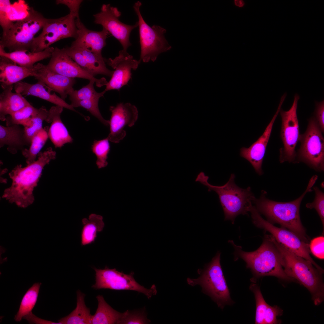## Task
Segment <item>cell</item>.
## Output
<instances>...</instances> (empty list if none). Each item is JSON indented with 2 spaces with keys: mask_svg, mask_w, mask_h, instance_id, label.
Wrapping results in <instances>:
<instances>
[{
  "mask_svg": "<svg viewBox=\"0 0 324 324\" xmlns=\"http://www.w3.org/2000/svg\"><path fill=\"white\" fill-rule=\"evenodd\" d=\"M318 178L317 175L310 179L303 193L295 200L289 202H280L270 200L266 197L267 192L262 190L259 198L255 197L252 201L258 212L264 216L266 220L274 225L278 224L294 232L302 239L309 243L306 229L302 223L300 208L306 194L313 191L312 188Z\"/></svg>",
  "mask_w": 324,
  "mask_h": 324,
  "instance_id": "1",
  "label": "cell"
},
{
  "mask_svg": "<svg viewBox=\"0 0 324 324\" xmlns=\"http://www.w3.org/2000/svg\"><path fill=\"white\" fill-rule=\"evenodd\" d=\"M229 242L234 249V260L242 259L246 263V267L251 271L253 275L250 279L251 282L255 283L260 278L266 276H274L286 281L293 280L284 271L280 253L271 234H265L260 247L252 252L243 250L241 246L236 245L232 240Z\"/></svg>",
  "mask_w": 324,
  "mask_h": 324,
  "instance_id": "3",
  "label": "cell"
},
{
  "mask_svg": "<svg viewBox=\"0 0 324 324\" xmlns=\"http://www.w3.org/2000/svg\"><path fill=\"white\" fill-rule=\"evenodd\" d=\"M121 320L120 324H148L150 320L147 317L146 308L134 310H127Z\"/></svg>",
  "mask_w": 324,
  "mask_h": 324,
  "instance_id": "40",
  "label": "cell"
},
{
  "mask_svg": "<svg viewBox=\"0 0 324 324\" xmlns=\"http://www.w3.org/2000/svg\"><path fill=\"white\" fill-rule=\"evenodd\" d=\"M5 145L8 146V151L13 154L19 150L22 152L26 148V146H29L25 137L24 128L17 124L0 125V148Z\"/></svg>",
  "mask_w": 324,
  "mask_h": 324,
  "instance_id": "26",
  "label": "cell"
},
{
  "mask_svg": "<svg viewBox=\"0 0 324 324\" xmlns=\"http://www.w3.org/2000/svg\"><path fill=\"white\" fill-rule=\"evenodd\" d=\"M48 129V126L43 128L32 138L29 148H26L21 152L26 158L27 164L36 160L37 156L49 138Z\"/></svg>",
  "mask_w": 324,
  "mask_h": 324,
  "instance_id": "33",
  "label": "cell"
},
{
  "mask_svg": "<svg viewBox=\"0 0 324 324\" xmlns=\"http://www.w3.org/2000/svg\"><path fill=\"white\" fill-rule=\"evenodd\" d=\"M110 110L111 113L109 121L110 133L107 137L110 141L118 143L126 135L124 128L133 126L137 120L138 111L135 106L129 103L111 106Z\"/></svg>",
  "mask_w": 324,
  "mask_h": 324,
  "instance_id": "16",
  "label": "cell"
},
{
  "mask_svg": "<svg viewBox=\"0 0 324 324\" xmlns=\"http://www.w3.org/2000/svg\"><path fill=\"white\" fill-rule=\"evenodd\" d=\"M77 36L72 42L71 46L83 47L100 56L102 50L106 45V40L110 34L103 28L100 31H96L87 29L80 18L76 19Z\"/></svg>",
  "mask_w": 324,
  "mask_h": 324,
  "instance_id": "21",
  "label": "cell"
},
{
  "mask_svg": "<svg viewBox=\"0 0 324 324\" xmlns=\"http://www.w3.org/2000/svg\"><path fill=\"white\" fill-rule=\"evenodd\" d=\"M49 114V111L44 106L38 109V113L29 121L23 127L26 140L30 146L32 139L43 128V123L45 121Z\"/></svg>",
  "mask_w": 324,
  "mask_h": 324,
  "instance_id": "34",
  "label": "cell"
},
{
  "mask_svg": "<svg viewBox=\"0 0 324 324\" xmlns=\"http://www.w3.org/2000/svg\"><path fill=\"white\" fill-rule=\"evenodd\" d=\"M99 100L93 99L81 100L71 103L70 105L74 108L81 107L85 109L103 124L108 126L109 125V120L104 119L99 111L98 107Z\"/></svg>",
  "mask_w": 324,
  "mask_h": 324,
  "instance_id": "38",
  "label": "cell"
},
{
  "mask_svg": "<svg viewBox=\"0 0 324 324\" xmlns=\"http://www.w3.org/2000/svg\"><path fill=\"white\" fill-rule=\"evenodd\" d=\"M324 237L320 236L315 238L309 243L310 252L316 257L321 259L324 258Z\"/></svg>",
  "mask_w": 324,
  "mask_h": 324,
  "instance_id": "42",
  "label": "cell"
},
{
  "mask_svg": "<svg viewBox=\"0 0 324 324\" xmlns=\"http://www.w3.org/2000/svg\"><path fill=\"white\" fill-rule=\"evenodd\" d=\"M94 83L95 81L93 80L89 81L88 84L80 89L73 91L69 95L71 103L83 100L99 99L103 96L106 92L104 90L101 92H97L94 88Z\"/></svg>",
  "mask_w": 324,
  "mask_h": 324,
  "instance_id": "36",
  "label": "cell"
},
{
  "mask_svg": "<svg viewBox=\"0 0 324 324\" xmlns=\"http://www.w3.org/2000/svg\"><path fill=\"white\" fill-rule=\"evenodd\" d=\"M235 177L234 174H231L228 182L221 186L210 184L208 181L209 177L202 172L199 173L195 180L206 186L208 191H213L218 194L224 220H230L232 224L238 215L248 214L255 197L250 187L243 189L238 186L235 182Z\"/></svg>",
  "mask_w": 324,
  "mask_h": 324,
  "instance_id": "5",
  "label": "cell"
},
{
  "mask_svg": "<svg viewBox=\"0 0 324 324\" xmlns=\"http://www.w3.org/2000/svg\"><path fill=\"white\" fill-rule=\"evenodd\" d=\"M82 223L81 245L85 246L94 242L98 233L103 230L104 224L102 216L95 214H90L88 218H83Z\"/></svg>",
  "mask_w": 324,
  "mask_h": 324,
  "instance_id": "31",
  "label": "cell"
},
{
  "mask_svg": "<svg viewBox=\"0 0 324 324\" xmlns=\"http://www.w3.org/2000/svg\"><path fill=\"white\" fill-rule=\"evenodd\" d=\"M54 49L53 47H50L39 52L17 51L7 52L0 46V56L7 58L21 67L32 68L36 62L51 57Z\"/></svg>",
  "mask_w": 324,
  "mask_h": 324,
  "instance_id": "27",
  "label": "cell"
},
{
  "mask_svg": "<svg viewBox=\"0 0 324 324\" xmlns=\"http://www.w3.org/2000/svg\"><path fill=\"white\" fill-rule=\"evenodd\" d=\"M252 221L259 228L269 232L275 240L283 246L295 254L310 261L321 273L323 269L312 259L310 255L309 243L302 239L292 231L284 227H278L270 223L261 216L254 206L250 208Z\"/></svg>",
  "mask_w": 324,
  "mask_h": 324,
  "instance_id": "10",
  "label": "cell"
},
{
  "mask_svg": "<svg viewBox=\"0 0 324 324\" xmlns=\"http://www.w3.org/2000/svg\"><path fill=\"white\" fill-rule=\"evenodd\" d=\"M312 189L315 194L314 200L312 202L307 203L306 207L308 208L315 209L321 219L324 229V194L317 186H313Z\"/></svg>",
  "mask_w": 324,
  "mask_h": 324,
  "instance_id": "41",
  "label": "cell"
},
{
  "mask_svg": "<svg viewBox=\"0 0 324 324\" xmlns=\"http://www.w3.org/2000/svg\"><path fill=\"white\" fill-rule=\"evenodd\" d=\"M109 140L107 137L100 140H95L92 146V152L97 157L96 165L98 168L107 166L108 155L110 150Z\"/></svg>",
  "mask_w": 324,
  "mask_h": 324,
  "instance_id": "37",
  "label": "cell"
},
{
  "mask_svg": "<svg viewBox=\"0 0 324 324\" xmlns=\"http://www.w3.org/2000/svg\"><path fill=\"white\" fill-rule=\"evenodd\" d=\"M38 111V109L36 108L31 104L25 106L9 115L6 118V126L17 124L22 125L24 127Z\"/></svg>",
  "mask_w": 324,
  "mask_h": 324,
  "instance_id": "35",
  "label": "cell"
},
{
  "mask_svg": "<svg viewBox=\"0 0 324 324\" xmlns=\"http://www.w3.org/2000/svg\"><path fill=\"white\" fill-rule=\"evenodd\" d=\"M106 62L114 69L110 80L106 85V92L119 90L127 85L131 78V70H136L141 62L123 49L119 51L118 56L113 59H106Z\"/></svg>",
  "mask_w": 324,
  "mask_h": 324,
  "instance_id": "17",
  "label": "cell"
},
{
  "mask_svg": "<svg viewBox=\"0 0 324 324\" xmlns=\"http://www.w3.org/2000/svg\"><path fill=\"white\" fill-rule=\"evenodd\" d=\"M121 13L110 4H103L100 11L93 15L94 22L100 25L117 39L122 45L123 50L127 51L131 45L130 36L132 30L138 26V22L133 25L125 24L120 21Z\"/></svg>",
  "mask_w": 324,
  "mask_h": 324,
  "instance_id": "14",
  "label": "cell"
},
{
  "mask_svg": "<svg viewBox=\"0 0 324 324\" xmlns=\"http://www.w3.org/2000/svg\"><path fill=\"white\" fill-rule=\"evenodd\" d=\"M38 156V159L33 162L24 167L17 165L9 173L12 184L4 190L3 198L24 208L33 202L34 188L37 185L44 167L56 158V153L50 147L40 152Z\"/></svg>",
  "mask_w": 324,
  "mask_h": 324,
  "instance_id": "2",
  "label": "cell"
},
{
  "mask_svg": "<svg viewBox=\"0 0 324 324\" xmlns=\"http://www.w3.org/2000/svg\"><path fill=\"white\" fill-rule=\"evenodd\" d=\"M13 88V85L2 88L3 91L0 95V119L2 121H5L6 116L31 104L21 94L12 92Z\"/></svg>",
  "mask_w": 324,
  "mask_h": 324,
  "instance_id": "28",
  "label": "cell"
},
{
  "mask_svg": "<svg viewBox=\"0 0 324 324\" xmlns=\"http://www.w3.org/2000/svg\"><path fill=\"white\" fill-rule=\"evenodd\" d=\"M23 318L27 320L30 324H61L59 322H56L39 318L33 314L32 312L24 316Z\"/></svg>",
  "mask_w": 324,
  "mask_h": 324,
  "instance_id": "45",
  "label": "cell"
},
{
  "mask_svg": "<svg viewBox=\"0 0 324 324\" xmlns=\"http://www.w3.org/2000/svg\"><path fill=\"white\" fill-rule=\"evenodd\" d=\"M46 19L31 7L26 16L16 20L7 33L2 35L0 46L9 52L30 51L35 35L43 28Z\"/></svg>",
  "mask_w": 324,
  "mask_h": 324,
  "instance_id": "7",
  "label": "cell"
},
{
  "mask_svg": "<svg viewBox=\"0 0 324 324\" xmlns=\"http://www.w3.org/2000/svg\"><path fill=\"white\" fill-rule=\"evenodd\" d=\"M77 303L75 309L68 315L58 321L61 324H92V315L84 301L85 295L78 290L76 292Z\"/></svg>",
  "mask_w": 324,
  "mask_h": 324,
  "instance_id": "30",
  "label": "cell"
},
{
  "mask_svg": "<svg viewBox=\"0 0 324 324\" xmlns=\"http://www.w3.org/2000/svg\"><path fill=\"white\" fill-rule=\"evenodd\" d=\"M283 102V100H280L276 112L262 135L249 148L243 147L240 149V156L251 164L256 172L260 176L263 173L262 166L266 147L274 122Z\"/></svg>",
  "mask_w": 324,
  "mask_h": 324,
  "instance_id": "19",
  "label": "cell"
},
{
  "mask_svg": "<svg viewBox=\"0 0 324 324\" xmlns=\"http://www.w3.org/2000/svg\"><path fill=\"white\" fill-rule=\"evenodd\" d=\"M93 269L95 272V283L92 287L94 289L135 291L142 293L148 299L157 293L154 285L148 289L139 284L134 278L133 272L126 274L106 267L104 269Z\"/></svg>",
  "mask_w": 324,
  "mask_h": 324,
  "instance_id": "13",
  "label": "cell"
},
{
  "mask_svg": "<svg viewBox=\"0 0 324 324\" xmlns=\"http://www.w3.org/2000/svg\"><path fill=\"white\" fill-rule=\"evenodd\" d=\"M12 6L9 0H0V25L3 30L2 36L7 33L14 23L10 17Z\"/></svg>",
  "mask_w": 324,
  "mask_h": 324,
  "instance_id": "39",
  "label": "cell"
},
{
  "mask_svg": "<svg viewBox=\"0 0 324 324\" xmlns=\"http://www.w3.org/2000/svg\"><path fill=\"white\" fill-rule=\"evenodd\" d=\"M315 103V118L323 133L324 131V100L320 102H316Z\"/></svg>",
  "mask_w": 324,
  "mask_h": 324,
  "instance_id": "44",
  "label": "cell"
},
{
  "mask_svg": "<svg viewBox=\"0 0 324 324\" xmlns=\"http://www.w3.org/2000/svg\"><path fill=\"white\" fill-rule=\"evenodd\" d=\"M98 305L96 313L92 315V324H120L125 314L115 310L105 301L103 296L96 297Z\"/></svg>",
  "mask_w": 324,
  "mask_h": 324,
  "instance_id": "29",
  "label": "cell"
},
{
  "mask_svg": "<svg viewBox=\"0 0 324 324\" xmlns=\"http://www.w3.org/2000/svg\"><path fill=\"white\" fill-rule=\"evenodd\" d=\"M34 66L35 71L33 76L35 79L42 82L52 91L58 93L64 100L74 90L73 86L76 82L75 78L53 72L41 63H38Z\"/></svg>",
  "mask_w": 324,
  "mask_h": 324,
  "instance_id": "20",
  "label": "cell"
},
{
  "mask_svg": "<svg viewBox=\"0 0 324 324\" xmlns=\"http://www.w3.org/2000/svg\"><path fill=\"white\" fill-rule=\"evenodd\" d=\"M315 117L308 120L305 132L300 134V148L296 153L295 163L302 162L315 171H324V138Z\"/></svg>",
  "mask_w": 324,
  "mask_h": 324,
  "instance_id": "8",
  "label": "cell"
},
{
  "mask_svg": "<svg viewBox=\"0 0 324 324\" xmlns=\"http://www.w3.org/2000/svg\"><path fill=\"white\" fill-rule=\"evenodd\" d=\"M220 253L218 251L212 261L197 272L200 276L196 279L188 278V283L194 286L200 285L202 292L210 296L218 307L223 309L226 305L234 303L224 277L220 263Z\"/></svg>",
  "mask_w": 324,
  "mask_h": 324,
  "instance_id": "6",
  "label": "cell"
},
{
  "mask_svg": "<svg viewBox=\"0 0 324 324\" xmlns=\"http://www.w3.org/2000/svg\"><path fill=\"white\" fill-rule=\"evenodd\" d=\"M76 18L70 13L56 19L46 18L42 31L33 39L30 51H43L61 39L77 36Z\"/></svg>",
  "mask_w": 324,
  "mask_h": 324,
  "instance_id": "11",
  "label": "cell"
},
{
  "mask_svg": "<svg viewBox=\"0 0 324 324\" xmlns=\"http://www.w3.org/2000/svg\"><path fill=\"white\" fill-rule=\"evenodd\" d=\"M141 3L135 2L133 6L138 21L139 35L140 45V61L147 63L154 62L160 53L172 48L164 36L166 30L161 26L154 25L150 26L145 22L140 11Z\"/></svg>",
  "mask_w": 324,
  "mask_h": 324,
  "instance_id": "9",
  "label": "cell"
},
{
  "mask_svg": "<svg viewBox=\"0 0 324 324\" xmlns=\"http://www.w3.org/2000/svg\"><path fill=\"white\" fill-rule=\"evenodd\" d=\"M235 3L236 5L240 7H242L244 4L243 2L241 0H236Z\"/></svg>",
  "mask_w": 324,
  "mask_h": 324,
  "instance_id": "46",
  "label": "cell"
},
{
  "mask_svg": "<svg viewBox=\"0 0 324 324\" xmlns=\"http://www.w3.org/2000/svg\"><path fill=\"white\" fill-rule=\"evenodd\" d=\"M34 67L28 68L21 67L5 57H0V81L2 87L13 85L28 76H33Z\"/></svg>",
  "mask_w": 324,
  "mask_h": 324,
  "instance_id": "25",
  "label": "cell"
},
{
  "mask_svg": "<svg viewBox=\"0 0 324 324\" xmlns=\"http://www.w3.org/2000/svg\"><path fill=\"white\" fill-rule=\"evenodd\" d=\"M67 54L82 69L94 77L98 74L111 77L113 71L106 67V59L86 48L70 46L64 47Z\"/></svg>",
  "mask_w": 324,
  "mask_h": 324,
  "instance_id": "18",
  "label": "cell"
},
{
  "mask_svg": "<svg viewBox=\"0 0 324 324\" xmlns=\"http://www.w3.org/2000/svg\"><path fill=\"white\" fill-rule=\"evenodd\" d=\"M82 1L80 0H57L56 3L57 4H63L67 6L69 9V13L77 19L80 18L79 10Z\"/></svg>",
  "mask_w": 324,
  "mask_h": 324,
  "instance_id": "43",
  "label": "cell"
},
{
  "mask_svg": "<svg viewBox=\"0 0 324 324\" xmlns=\"http://www.w3.org/2000/svg\"><path fill=\"white\" fill-rule=\"evenodd\" d=\"M249 289L253 292L255 300V324L280 323V321L277 319V317L282 315V309L277 306H270L266 302L257 284L254 283L251 284Z\"/></svg>",
  "mask_w": 324,
  "mask_h": 324,
  "instance_id": "24",
  "label": "cell"
},
{
  "mask_svg": "<svg viewBox=\"0 0 324 324\" xmlns=\"http://www.w3.org/2000/svg\"><path fill=\"white\" fill-rule=\"evenodd\" d=\"M40 283H36L26 291L21 300L19 310L15 316L16 322L20 321L25 316L32 312L37 301Z\"/></svg>",
  "mask_w": 324,
  "mask_h": 324,
  "instance_id": "32",
  "label": "cell"
},
{
  "mask_svg": "<svg viewBox=\"0 0 324 324\" xmlns=\"http://www.w3.org/2000/svg\"><path fill=\"white\" fill-rule=\"evenodd\" d=\"M14 88L16 92L22 95L36 97L81 115L70 104H68L55 93H51L52 91L41 81H38L33 84L20 81L14 84Z\"/></svg>",
  "mask_w": 324,
  "mask_h": 324,
  "instance_id": "22",
  "label": "cell"
},
{
  "mask_svg": "<svg viewBox=\"0 0 324 324\" xmlns=\"http://www.w3.org/2000/svg\"><path fill=\"white\" fill-rule=\"evenodd\" d=\"M299 98V96L295 94L290 109L285 111L281 108L279 111L281 118L280 137L283 144V147L279 150V160L281 163L286 162L295 163V148L300 135L297 113Z\"/></svg>",
  "mask_w": 324,
  "mask_h": 324,
  "instance_id": "12",
  "label": "cell"
},
{
  "mask_svg": "<svg viewBox=\"0 0 324 324\" xmlns=\"http://www.w3.org/2000/svg\"><path fill=\"white\" fill-rule=\"evenodd\" d=\"M46 67L50 70L65 76L94 81L97 86H106L108 82L104 77L97 79L82 69L66 53L64 48H54Z\"/></svg>",
  "mask_w": 324,
  "mask_h": 324,
  "instance_id": "15",
  "label": "cell"
},
{
  "mask_svg": "<svg viewBox=\"0 0 324 324\" xmlns=\"http://www.w3.org/2000/svg\"><path fill=\"white\" fill-rule=\"evenodd\" d=\"M272 238L280 253L286 274L293 280H296L308 290L315 305L320 304L324 299L323 274L310 261L288 250L272 236Z\"/></svg>",
  "mask_w": 324,
  "mask_h": 324,
  "instance_id": "4",
  "label": "cell"
},
{
  "mask_svg": "<svg viewBox=\"0 0 324 324\" xmlns=\"http://www.w3.org/2000/svg\"><path fill=\"white\" fill-rule=\"evenodd\" d=\"M63 108L57 105L51 107L45 121L47 123H51L48 129V135L56 148H61L65 144L71 143L73 141L61 118Z\"/></svg>",
  "mask_w": 324,
  "mask_h": 324,
  "instance_id": "23",
  "label": "cell"
}]
</instances>
